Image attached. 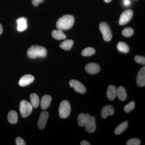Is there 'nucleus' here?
Listing matches in <instances>:
<instances>
[{"label":"nucleus","mask_w":145,"mask_h":145,"mask_svg":"<svg viewBox=\"0 0 145 145\" xmlns=\"http://www.w3.org/2000/svg\"><path fill=\"white\" fill-rule=\"evenodd\" d=\"M75 22L73 16L71 15H65L60 18L56 23L58 29L61 30H67L72 27Z\"/></svg>","instance_id":"1"},{"label":"nucleus","mask_w":145,"mask_h":145,"mask_svg":"<svg viewBox=\"0 0 145 145\" xmlns=\"http://www.w3.org/2000/svg\"><path fill=\"white\" fill-rule=\"evenodd\" d=\"M29 58L31 59L38 57H45L47 55L46 48L39 45H33L29 48L27 51Z\"/></svg>","instance_id":"2"},{"label":"nucleus","mask_w":145,"mask_h":145,"mask_svg":"<svg viewBox=\"0 0 145 145\" xmlns=\"http://www.w3.org/2000/svg\"><path fill=\"white\" fill-rule=\"evenodd\" d=\"M71 106L69 102L67 101H62L59 108V112L60 117L65 119L70 115Z\"/></svg>","instance_id":"3"},{"label":"nucleus","mask_w":145,"mask_h":145,"mask_svg":"<svg viewBox=\"0 0 145 145\" xmlns=\"http://www.w3.org/2000/svg\"><path fill=\"white\" fill-rule=\"evenodd\" d=\"M33 107L28 102L23 100L20 103V110L21 116L23 118H26L31 114Z\"/></svg>","instance_id":"4"},{"label":"nucleus","mask_w":145,"mask_h":145,"mask_svg":"<svg viewBox=\"0 0 145 145\" xmlns=\"http://www.w3.org/2000/svg\"><path fill=\"white\" fill-rule=\"evenodd\" d=\"M99 28L103 34L104 40L106 42L110 41L112 38V34L108 24L105 22L101 23L99 26Z\"/></svg>","instance_id":"5"},{"label":"nucleus","mask_w":145,"mask_h":145,"mask_svg":"<svg viewBox=\"0 0 145 145\" xmlns=\"http://www.w3.org/2000/svg\"><path fill=\"white\" fill-rule=\"evenodd\" d=\"M133 15V13L132 10L128 9L125 10L120 16L119 22V24L121 25L126 24L131 20Z\"/></svg>","instance_id":"6"},{"label":"nucleus","mask_w":145,"mask_h":145,"mask_svg":"<svg viewBox=\"0 0 145 145\" xmlns=\"http://www.w3.org/2000/svg\"><path fill=\"white\" fill-rule=\"evenodd\" d=\"M69 85L74 89L76 92L80 93H84L86 92V88L84 85L76 80H71L69 82Z\"/></svg>","instance_id":"7"},{"label":"nucleus","mask_w":145,"mask_h":145,"mask_svg":"<svg viewBox=\"0 0 145 145\" xmlns=\"http://www.w3.org/2000/svg\"><path fill=\"white\" fill-rule=\"evenodd\" d=\"M48 118V113L47 112L43 111L41 113L38 121V128L40 129H43L44 128Z\"/></svg>","instance_id":"8"},{"label":"nucleus","mask_w":145,"mask_h":145,"mask_svg":"<svg viewBox=\"0 0 145 145\" xmlns=\"http://www.w3.org/2000/svg\"><path fill=\"white\" fill-rule=\"evenodd\" d=\"M34 78L32 75L27 74L24 75L19 81V85L22 87L28 86L34 82Z\"/></svg>","instance_id":"9"},{"label":"nucleus","mask_w":145,"mask_h":145,"mask_svg":"<svg viewBox=\"0 0 145 145\" xmlns=\"http://www.w3.org/2000/svg\"><path fill=\"white\" fill-rule=\"evenodd\" d=\"M86 130L89 133L94 132L96 129V121L94 117H90L88 121L86 124L85 126Z\"/></svg>","instance_id":"10"},{"label":"nucleus","mask_w":145,"mask_h":145,"mask_svg":"<svg viewBox=\"0 0 145 145\" xmlns=\"http://www.w3.org/2000/svg\"><path fill=\"white\" fill-rule=\"evenodd\" d=\"M86 71L90 74H95L100 71L101 68L99 65L94 63H90L86 66Z\"/></svg>","instance_id":"11"},{"label":"nucleus","mask_w":145,"mask_h":145,"mask_svg":"<svg viewBox=\"0 0 145 145\" xmlns=\"http://www.w3.org/2000/svg\"><path fill=\"white\" fill-rule=\"evenodd\" d=\"M137 85L140 87L145 85V67H144L141 69L138 73L137 78Z\"/></svg>","instance_id":"12"},{"label":"nucleus","mask_w":145,"mask_h":145,"mask_svg":"<svg viewBox=\"0 0 145 145\" xmlns=\"http://www.w3.org/2000/svg\"><path fill=\"white\" fill-rule=\"evenodd\" d=\"M114 110L113 107L110 105L104 106L101 110V117L103 119H106L109 115L114 114Z\"/></svg>","instance_id":"13"},{"label":"nucleus","mask_w":145,"mask_h":145,"mask_svg":"<svg viewBox=\"0 0 145 145\" xmlns=\"http://www.w3.org/2000/svg\"><path fill=\"white\" fill-rule=\"evenodd\" d=\"M17 30L19 31H23L27 27V20L25 18L22 17L17 20Z\"/></svg>","instance_id":"14"},{"label":"nucleus","mask_w":145,"mask_h":145,"mask_svg":"<svg viewBox=\"0 0 145 145\" xmlns=\"http://www.w3.org/2000/svg\"><path fill=\"white\" fill-rule=\"evenodd\" d=\"M52 101L51 96L49 95H45L42 97L40 102V106L42 110L48 108Z\"/></svg>","instance_id":"15"},{"label":"nucleus","mask_w":145,"mask_h":145,"mask_svg":"<svg viewBox=\"0 0 145 145\" xmlns=\"http://www.w3.org/2000/svg\"><path fill=\"white\" fill-rule=\"evenodd\" d=\"M106 95L109 100L113 101L117 96V88L114 86L110 85L108 88Z\"/></svg>","instance_id":"16"},{"label":"nucleus","mask_w":145,"mask_h":145,"mask_svg":"<svg viewBox=\"0 0 145 145\" xmlns=\"http://www.w3.org/2000/svg\"><path fill=\"white\" fill-rule=\"evenodd\" d=\"M90 116L88 114L81 113L79 114L78 117V125L81 127H84L88 121Z\"/></svg>","instance_id":"17"},{"label":"nucleus","mask_w":145,"mask_h":145,"mask_svg":"<svg viewBox=\"0 0 145 145\" xmlns=\"http://www.w3.org/2000/svg\"><path fill=\"white\" fill-rule=\"evenodd\" d=\"M52 36L57 40H62L66 39L67 36L61 29L54 30L52 32Z\"/></svg>","instance_id":"18"},{"label":"nucleus","mask_w":145,"mask_h":145,"mask_svg":"<svg viewBox=\"0 0 145 145\" xmlns=\"http://www.w3.org/2000/svg\"><path fill=\"white\" fill-rule=\"evenodd\" d=\"M117 96L121 101H125L127 98V94L124 88L120 86L117 89Z\"/></svg>","instance_id":"19"},{"label":"nucleus","mask_w":145,"mask_h":145,"mask_svg":"<svg viewBox=\"0 0 145 145\" xmlns=\"http://www.w3.org/2000/svg\"><path fill=\"white\" fill-rule=\"evenodd\" d=\"M7 119L11 124H16L18 122V114L15 110H10L8 112Z\"/></svg>","instance_id":"20"},{"label":"nucleus","mask_w":145,"mask_h":145,"mask_svg":"<svg viewBox=\"0 0 145 145\" xmlns=\"http://www.w3.org/2000/svg\"><path fill=\"white\" fill-rule=\"evenodd\" d=\"M30 103L34 108L38 107L40 104L39 96L35 93H31L30 96Z\"/></svg>","instance_id":"21"},{"label":"nucleus","mask_w":145,"mask_h":145,"mask_svg":"<svg viewBox=\"0 0 145 145\" xmlns=\"http://www.w3.org/2000/svg\"><path fill=\"white\" fill-rule=\"evenodd\" d=\"M128 127V121L123 122L119 124L114 130V133L116 135H120L127 129Z\"/></svg>","instance_id":"22"},{"label":"nucleus","mask_w":145,"mask_h":145,"mask_svg":"<svg viewBox=\"0 0 145 145\" xmlns=\"http://www.w3.org/2000/svg\"><path fill=\"white\" fill-rule=\"evenodd\" d=\"M74 42L71 40H65L61 43L60 47L63 49L66 50H69L71 49L73 46Z\"/></svg>","instance_id":"23"},{"label":"nucleus","mask_w":145,"mask_h":145,"mask_svg":"<svg viewBox=\"0 0 145 145\" xmlns=\"http://www.w3.org/2000/svg\"><path fill=\"white\" fill-rule=\"evenodd\" d=\"M117 48L120 52L127 53L129 51V48L128 46L124 42H119L117 45Z\"/></svg>","instance_id":"24"},{"label":"nucleus","mask_w":145,"mask_h":145,"mask_svg":"<svg viewBox=\"0 0 145 145\" xmlns=\"http://www.w3.org/2000/svg\"><path fill=\"white\" fill-rule=\"evenodd\" d=\"M95 50L93 48L88 47L83 50L82 54L84 57H89L95 54Z\"/></svg>","instance_id":"25"},{"label":"nucleus","mask_w":145,"mask_h":145,"mask_svg":"<svg viewBox=\"0 0 145 145\" xmlns=\"http://www.w3.org/2000/svg\"><path fill=\"white\" fill-rule=\"evenodd\" d=\"M133 33H134V30L132 28L130 27L124 29L122 31V34L126 37H130L133 35Z\"/></svg>","instance_id":"26"},{"label":"nucleus","mask_w":145,"mask_h":145,"mask_svg":"<svg viewBox=\"0 0 145 145\" xmlns=\"http://www.w3.org/2000/svg\"><path fill=\"white\" fill-rule=\"evenodd\" d=\"M135 103L134 101H131L129 103L125 106L124 110L126 112H129L135 108Z\"/></svg>","instance_id":"27"},{"label":"nucleus","mask_w":145,"mask_h":145,"mask_svg":"<svg viewBox=\"0 0 145 145\" xmlns=\"http://www.w3.org/2000/svg\"><path fill=\"white\" fill-rule=\"evenodd\" d=\"M141 144L140 140L138 138H132L127 142V145H140Z\"/></svg>","instance_id":"28"},{"label":"nucleus","mask_w":145,"mask_h":145,"mask_svg":"<svg viewBox=\"0 0 145 145\" xmlns=\"http://www.w3.org/2000/svg\"><path fill=\"white\" fill-rule=\"evenodd\" d=\"M135 61L138 63L145 65V58L144 57L137 55V56H135Z\"/></svg>","instance_id":"29"},{"label":"nucleus","mask_w":145,"mask_h":145,"mask_svg":"<svg viewBox=\"0 0 145 145\" xmlns=\"http://www.w3.org/2000/svg\"><path fill=\"white\" fill-rule=\"evenodd\" d=\"M16 144L17 145H25V142L20 137H18L16 140Z\"/></svg>","instance_id":"30"},{"label":"nucleus","mask_w":145,"mask_h":145,"mask_svg":"<svg viewBox=\"0 0 145 145\" xmlns=\"http://www.w3.org/2000/svg\"><path fill=\"white\" fill-rule=\"evenodd\" d=\"M44 0H32V2L35 6H38L40 4L44 2Z\"/></svg>","instance_id":"31"},{"label":"nucleus","mask_w":145,"mask_h":145,"mask_svg":"<svg viewBox=\"0 0 145 145\" xmlns=\"http://www.w3.org/2000/svg\"><path fill=\"white\" fill-rule=\"evenodd\" d=\"M123 4L125 7H129L131 4V0H123Z\"/></svg>","instance_id":"32"},{"label":"nucleus","mask_w":145,"mask_h":145,"mask_svg":"<svg viewBox=\"0 0 145 145\" xmlns=\"http://www.w3.org/2000/svg\"><path fill=\"white\" fill-rule=\"evenodd\" d=\"M80 144L81 145H90V144L87 141L84 140L81 142Z\"/></svg>","instance_id":"33"},{"label":"nucleus","mask_w":145,"mask_h":145,"mask_svg":"<svg viewBox=\"0 0 145 145\" xmlns=\"http://www.w3.org/2000/svg\"><path fill=\"white\" fill-rule=\"evenodd\" d=\"M3 31V29L2 25L1 24H0V35L1 34Z\"/></svg>","instance_id":"34"},{"label":"nucleus","mask_w":145,"mask_h":145,"mask_svg":"<svg viewBox=\"0 0 145 145\" xmlns=\"http://www.w3.org/2000/svg\"><path fill=\"white\" fill-rule=\"evenodd\" d=\"M112 0H104V1H105V2L106 3H108L110 2V1Z\"/></svg>","instance_id":"35"},{"label":"nucleus","mask_w":145,"mask_h":145,"mask_svg":"<svg viewBox=\"0 0 145 145\" xmlns=\"http://www.w3.org/2000/svg\"><path fill=\"white\" fill-rule=\"evenodd\" d=\"M135 1H136V0H135Z\"/></svg>","instance_id":"36"}]
</instances>
